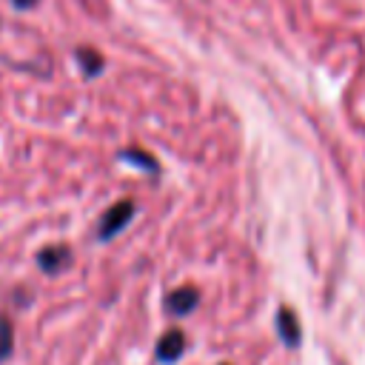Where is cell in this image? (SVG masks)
<instances>
[{
  "label": "cell",
  "mask_w": 365,
  "mask_h": 365,
  "mask_svg": "<svg viewBox=\"0 0 365 365\" xmlns=\"http://www.w3.org/2000/svg\"><path fill=\"white\" fill-rule=\"evenodd\" d=\"M131 217H134V202H131V200H123V202L111 205V208L100 217L97 237H100V240H111V237H117V234L131 222Z\"/></svg>",
  "instance_id": "obj_1"
},
{
  "label": "cell",
  "mask_w": 365,
  "mask_h": 365,
  "mask_svg": "<svg viewBox=\"0 0 365 365\" xmlns=\"http://www.w3.org/2000/svg\"><path fill=\"white\" fill-rule=\"evenodd\" d=\"M68 262H71V251L66 245H46L43 251H37V265L43 274H60Z\"/></svg>",
  "instance_id": "obj_2"
},
{
  "label": "cell",
  "mask_w": 365,
  "mask_h": 365,
  "mask_svg": "<svg viewBox=\"0 0 365 365\" xmlns=\"http://www.w3.org/2000/svg\"><path fill=\"white\" fill-rule=\"evenodd\" d=\"M182 351H185V336H182V331H177V328L165 331V334L160 336V342H157V359H160V362H174V359L182 356Z\"/></svg>",
  "instance_id": "obj_3"
},
{
  "label": "cell",
  "mask_w": 365,
  "mask_h": 365,
  "mask_svg": "<svg viewBox=\"0 0 365 365\" xmlns=\"http://www.w3.org/2000/svg\"><path fill=\"white\" fill-rule=\"evenodd\" d=\"M194 305H197V291H194V288H180V291H174V294L165 299V308H168L171 314H177V317L188 314Z\"/></svg>",
  "instance_id": "obj_4"
},
{
  "label": "cell",
  "mask_w": 365,
  "mask_h": 365,
  "mask_svg": "<svg viewBox=\"0 0 365 365\" xmlns=\"http://www.w3.org/2000/svg\"><path fill=\"white\" fill-rule=\"evenodd\" d=\"M277 328H279V336H282L285 345H297V342H299V322H297V317H294L288 308H279V314H277Z\"/></svg>",
  "instance_id": "obj_5"
},
{
  "label": "cell",
  "mask_w": 365,
  "mask_h": 365,
  "mask_svg": "<svg viewBox=\"0 0 365 365\" xmlns=\"http://www.w3.org/2000/svg\"><path fill=\"white\" fill-rule=\"evenodd\" d=\"M14 354V322L0 314V362Z\"/></svg>",
  "instance_id": "obj_6"
},
{
  "label": "cell",
  "mask_w": 365,
  "mask_h": 365,
  "mask_svg": "<svg viewBox=\"0 0 365 365\" xmlns=\"http://www.w3.org/2000/svg\"><path fill=\"white\" fill-rule=\"evenodd\" d=\"M77 60H80L86 77H94V74L103 71V57H100L94 48H80V51H77Z\"/></svg>",
  "instance_id": "obj_7"
},
{
  "label": "cell",
  "mask_w": 365,
  "mask_h": 365,
  "mask_svg": "<svg viewBox=\"0 0 365 365\" xmlns=\"http://www.w3.org/2000/svg\"><path fill=\"white\" fill-rule=\"evenodd\" d=\"M123 160H128V163H134V165H140V168L157 171V163H154L148 154H143V151H123Z\"/></svg>",
  "instance_id": "obj_8"
},
{
  "label": "cell",
  "mask_w": 365,
  "mask_h": 365,
  "mask_svg": "<svg viewBox=\"0 0 365 365\" xmlns=\"http://www.w3.org/2000/svg\"><path fill=\"white\" fill-rule=\"evenodd\" d=\"M17 9H31V6H37V0H11Z\"/></svg>",
  "instance_id": "obj_9"
}]
</instances>
